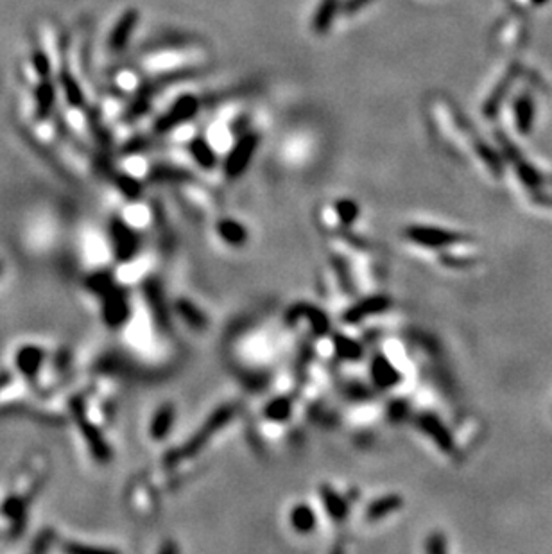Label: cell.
I'll return each instance as SVG.
<instances>
[{
    "instance_id": "cell-21",
    "label": "cell",
    "mask_w": 552,
    "mask_h": 554,
    "mask_svg": "<svg viewBox=\"0 0 552 554\" xmlns=\"http://www.w3.org/2000/svg\"><path fill=\"white\" fill-rule=\"evenodd\" d=\"M58 79H59V84H62L63 92H65L67 103H69L72 108L85 106V94H83V89H81V84L77 83V79L72 76V72H70L67 60L63 62V57H62V67H59Z\"/></svg>"
},
{
    "instance_id": "cell-8",
    "label": "cell",
    "mask_w": 552,
    "mask_h": 554,
    "mask_svg": "<svg viewBox=\"0 0 552 554\" xmlns=\"http://www.w3.org/2000/svg\"><path fill=\"white\" fill-rule=\"evenodd\" d=\"M100 302H103L100 314H103V322L106 323V327L117 330L126 325L131 316V305L126 289L115 286L108 290L106 295L100 296Z\"/></svg>"
},
{
    "instance_id": "cell-37",
    "label": "cell",
    "mask_w": 552,
    "mask_h": 554,
    "mask_svg": "<svg viewBox=\"0 0 552 554\" xmlns=\"http://www.w3.org/2000/svg\"><path fill=\"white\" fill-rule=\"evenodd\" d=\"M531 106L527 101H522V103H518L517 106V117H518V128H520L522 131H527L529 130V123H531Z\"/></svg>"
},
{
    "instance_id": "cell-25",
    "label": "cell",
    "mask_w": 552,
    "mask_h": 554,
    "mask_svg": "<svg viewBox=\"0 0 552 554\" xmlns=\"http://www.w3.org/2000/svg\"><path fill=\"white\" fill-rule=\"evenodd\" d=\"M289 522H291V528L294 529L299 535H309L316 529L318 526V516H316L314 509L309 504H296L294 508L289 513Z\"/></svg>"
},
{
    "instance_id": "cell-40",
    "label": "cell",
    "mask_w": 552,
    "mask_h": 554,
    "mask_svg": "<svg viewBox=\"0 0 552 554\" xmlns=\"http://www.w3.org/2000/svg\"><path fill=\"white\" fill-rule=\"evenodd\" d=\"M52 540H54V533L52 531H43L42 535L38 536V540L35 542V545H33V550H36V553H42V550H47L50 545H52Z\"/></svg>"
},
{
    "instance_id": "cell-26",
    "label": "cell",
    "mask_w": 552,
    "mask_h": 554,
    "mask_svg": "<svg viewBox=\"0 0 552 554\" xmlns=\"http://www.w3.org/2000/svg\"><path fill=\"white\" fill-rule=\"evenodd\" d=\"M403 506V499L400 495H384V497L375 499L366 509V519L369 522H376V520L386 519L391 513L398 511Z\"/></svg>"
},
{
    "instance_id": "cell-6",
    "label": "cell",
    "mask_w": 552,
    "mask_h": 554,
    "mask_svg": "<svg viewBox=\"0 0 552 554\" xmlns=\"http://www.w3.org/2000/svg\"><path fill=\"white\" fill-rule=\"evenodd\" d=\"M258 142L260 137L257 133H246L242 135L237 140V144L231 147V151L228 153L226 160H224V174H226L230 180L242 176L248 167H250L251 160L255 157V151L258 147Z\"/></svg>"
},
{
    "instance_id": "cell-17",
    "label": "cell",
    "mask_w": 552,
    "mask_h": 554,
    "mask_svg": "<svg viewBox=\"0 0 552 554\" xmlns=\"http://www.w3.org/2000/svg\"><path fill=\"white\" fill-rule=\"evenodd\" d=\"M197 42L196 36L187 35V33H167V35L156 36L142 45V52H160L167 49H183V47L194 45Z\"/></svg>"
},
{
    "instance_id": "cell-16",
    "label": "cell",
    "mask_w": 552,
    "mask_h": 554,
    "mask_svg": "<svg viewBox=\"0 0 552 554\" xmlns=\"http://www.w3.org/2000/svg\"><path fill=\"white\" fill-rule=\"evenodd\" d=\"M56 104V89L50 79H40L35 89V117L38 123H43L52 115Z\"/></svg>"
},
{
    "instance_id": "cell-20",
    "label": "cell",
    "mask_w": 552,
    "mask_h": 554,
    "mask_svg": "<svg viewBox=\"0 0 552 554\" xmlns=\"http://www.w3.org/2000/svg\"><path fill=\"white\" fill-rule=\"evenodd\" d=\"M174 420H176V409H174L173 404H163L156 409V413L151 418L149 425V434L153 440L161 441L163 438L169 436V432L173 431Z\"/></svg>"
},
{
    "instance_id": "cell-18",
    "label": "cell",
    "mask_w": 552,
    "mask_h": 554,
    "mask_svg": "<svg viewBox=\"0 0 552 554\" xmlns=\"http://www.w3.org/2000/svg\"><path fill=\"white\" fill-rule=\"evenodd\" d=\"M319 495H321L323 506H325L330 519L335 520V522H343V520L348 516L350 502L343 497L341 493L335 492L332 486L323 485L321 488H319Z\"/></svg>"
},
{
    "instance_id": "cell-1",
    "label": "cell",
    "mask_w": 552,
    "mask_h": 554,
    "mask_svg": "<svg viewBox=\"0 0 552 554\" xmlns=\"http://www.w3.org/2000/svg\"><path fill=\"white\" fill-rule=\"evenodd\" d=\"M207 72V67H181V69L169 70V72L156 74V76L149 77V79L144 81L137 90H134L133 97L127 103L126 110L122 113V120L126 124L134 123V120L142 119L144 115L151 110L153 106V101L156 99L158 94L161 90H167L169 86L178 83H183V81H190L194 77H200Z\"/></svg>"
},
{
    "instance_id": "cell-9",
    "label": "cell",
    "mask_w": 552,
    "mask_h": 554,
    "mask_svg": "<svg viewBox=\"0 0 552 554\" xmlns=\"http://www.w3.org/2000/svg\"><path fill=\"white\" fill-rule=\"evenodd\" d=\"M144 298H146L147 307H149L151 314H153V320L156 322V325L160 327L161 330H171V310L167 302H165V293L161 283L158 282L156 278H147L144 282Z\"/></svg>"
},
{
    "instance_id": "cell-22",
    "label": "cell",
    "mask_w": 552,
    "mask_h": 554,
    "mask_svg": "<svg viewBox=\"0 0 552 554\" xmlns=\"http://www.w3.org/2000/svg\"><path fill=\"white\" fill-rule=\"evenodd\" d=\"M341 0H321L312 18V31L316 35H326L338 13L341 11Z\"/></svg>"
},
{
    "instance_id": "cell-23",
    "label": "cell",
    "mask_w": 552,
    "mask_h": 554,
    "mask_svg": "<svg viewBox=\"0 0 552 554\" xmlns=\"http://www.w3.org/2000/svg\"><path fill=\"white\" fill-rule=\"evenodd\" d=\"M188 153H190L192 160L196 162L205 171H212L217 165V154H215L214 147L205 137L197 135L188 142Z\"/></svg>"
},
{
    "instance_id": "cell-12",
    "label": "cell",
    "mask_w": 552,
    "mask_h": 554,
    "mask_svg": "<svg viewBox=\"0 0 552 554\" xmlns=\"http://www.w3.org/2000/svg\"><path fill=\"white\" fill-rule=\"evenodd\" d=\"M389 307H391V300L386 295L369 296V298L361 300V302H357L355 305L350 307L345 312V316H343V320H345V323H348V325H359V323H362L364 320H368V317L384 314Z\"/></svg>"
},
{
    "instance_id": "cell-35",
    "label": "cell",
    "mask_w": 552,
    "mask_h": 554,
    "mask_svg": "<svg viewBox=\"0 0 552 554\" xmlns=\"http://www.w3.org/2000/svg\"><path fill=\"white\" fill-rule=\"evenodd\" d=\"M154 145V140L153 138H147V137H133L130 142H126L122 147L124 154H140L144 153V151L151 149Z\"/></svg>"
},
{
    "instance_id": "cell-4",
    "label": "cell",
    "mask_w": 552,
    "mask_h": 554,
    "mask_svg": "<svg viewBox=\"0 0 552 554\" xmlns=\"http://www.w3.org/2000/svg\"><path fill=\"white\" fill-rule=\"evenodd\" d=\"M200 99L196 96H190V94H185L180 99L174 101L171 104V108L165 113H161L160 117L154 123V131L160 135L169 133V131L176 130L181 124L188 123L190 119H194L200 111Z\"/></svg>"
},
{
    "instance_id": "cell-41",
    "label": "cell",
    "mask_w": 552,
    "mask_h": 554,
    "mask_svg": "<svg viewBox=\"0 0 552 554\" xmlns=\"http://www.w3.org/2000/svg\"><path fill=\"white\" fill-rule=\"evenodd\" d=\"M67 550L70 553H104V549H96V547H85V545H67Z\"/></svg>"
},
{
    "instance_id": "cell-34",
    "label": "cell",
    "mask_w": 552,
    "mask_h": 554,
    "mask_svg": "<svg viewBox=\"0 0 552 554\" xmlns=\"http://www.w3.org/2000/svg\"><path fill=\"white\" fill-rule=\"evenodd\" d=\"M31 63L33 70H35L40 79H50V72H52V69H50V60L45 54V50L40 45H36L35 49H33Z\"/></svg>"
},
{
    "instance_id": "cell-36",
    "label": "cell",
    "mask_w": 552,
    "mask_h": 554,
    "mask_svg": "<svg viewBox=\"0 0 552 554\" xmlns=\"http://www.w3.org/2000/svg\"><path fill=\"white\" fill-rule=\"evenodd\" d=\"M407 411H409V405L402 400H393L388 405V417L391 422H402L407 417Z\"/></svg>"
},
{
    "instance_id": "cell-2",
    "label": "cell",
    "mask_w": 552,
    "mask_h": 554,
    "mask_svg": "<svg viewBox=\"0 0 552 554\" xmlns=\"http://www.w3.org/2000/svg\"><path fill=\"white\" fill-rule=\"evenodd\" d=\"M235 413H237V407H235V405H223V407L215 409L214 413L208 417V420L197 429L196 434L192 436L190 440H188L180 451L174 452L173 459H185L196 456L221 429H224L230 424L231 418L235 417Z\"/></svg>"
},
{
    "instance_id": "cell-42",
    "label": "cell",
    "mask_w": 552,
    "mask_h": 554,
    "mask_svg": "<svg viewBox=\"0 0 552 554\" xmlns=\"http://www.w3.org/2000/svg\"><path fill=\"white\" fill-rule=\"evenodd\" d=\"M11 373L9 371H0V391L4 390L6 386H9V383H11Z\"/></svg>"
},
{
    "instance_id": "cell-11",
    "label": "cell",
    "mask_w": 552,
    "mask_h": 554,
    "mask_svg": "<svg viewBox=\"0 0 552 554\" xmlns=\"http://www.w3.org/2000/svg\"><path fill=\"white\" fill-rule=\"evenodd\" d=\"M138 20H140V13L137 8H130L119 16V20L113 26L112 33H110V38H108V49L113 54H120L126 45L130 43L131 35L137 29Z\"/></svg>"
},
{
    "instance_id": "cell-43",
    "label": "cell",
    "mask_w": 552,
    "mask_h": 554,
    "mask_svg": "<svg viewBox=\"0 0 552 554\" xmlns=\"http://www.w3.org/2000/svg\"><path fill=\"white\" fill-rule=\"evenodd\" d=\"M0 275H2V262H0Z\"/></svg>"
},
{
    "instance_id": "cell-28",
    "label": "cell",
    "mask_w": 552,
    "mask_h": 554,
    "mask_svg": "<svg viewBox=\"0 0 552 554\" xmlns=\"http://www.w3.org/2000/svg\"><path fill=\"white\" fill-rule=\"evenodd\" d=\"M176 312L178 316L187 323V327L194 330H203L207 329V316L203 314V310L196 305V303H192L190 300L187 298H180L176 302Z\"/></svg>"
},
{
    "instance_id": "cell-39",
    "label": "cell",
    "mask_w": 552,
    "mask_h": 554,
    "mask_svg": "<svg viewBox=\"0 0 552 554\" xmlns=\"http://www.w3.org/2000/svg\"><path fill=\"white\" fill-rule=\"evenodd\" d=\"M425 550H429V553H445L447 550V540L445 536H441V535H432L429 536V540H427L425 543Z\"/></svg>"
},
{
    "instance_id": "cell-24",
    "label": "cell",
    "mask_w": 552,
    "mask_h": 554,
    "mask_svg": "<svg viewBox=\"0 0 552 554\" xmlns=\"http://www.w3.org/2000/svg\"><path fill=\"white\" fill-rule=\"evenodd\" d=\"M217 233L219 237L223 239L226 244L234 246V248L244 246L248 242V237H250L248 228L237 219H221L217 222Z\"/></svg>"
},
{
    "instance_id": "cell-31",
    "label": "cell",
    "mask_w": 552,
    "mask_h": 554,
    "mask_svg": "<svg viewBox=\"0 0 552 554\" xmlns=\"http://www.w3.org/2000/svg\"><path fill=\"white\" fill-rule=\"evenodd\" d=\"M113 180H115L113 181V183H115V187L119 188L120 192H122L124 198L126 199H130V201H138V199L142 198L144 187H142V183L137 180V178L120 172V174H115V178H113Z\"/></svg>"
},
{
    "instance_id": "cell-14",
    "label": "cell",
    "mask_w": 552,
    "mask_h": 554,
    "mask_svg": "<svg viewBox=\"0 0 552 554\" xmlns=\"http://www.w3.org/2000/svg\"><path fill=\"white\" fill-rule=\"evenodd\" d=\"M298 320H307L311 325L312 332L316 336H326L330 332V320L321 309L311 305V303H298V305L291 307L287 312V322L296 323Z\"/></svg>"
},
{
    "instance_id": "cell-13",
    "label": "cell",
    "mask_w": 552,
    "mask_h": 554,
    "mask_svg": "<svg viewBox=\"0 0 552 554\" xmlns=\"http://www.w3.org/2000/svg\"><path fill=\"white\" fill-rule=\"evenodd\" d=\"M369 375H372V380L379 390H393V388L400 386L402 383V373H400L398 368L391 363L389 357H386L384 354H376L372 359L369 364Z\"/></svg>"
},
{
    "instance_id": "cell-10",
    "label": "cell",
    "mask_w": 552,
    "mask_h": 554,
    "mask_svg": "<svg viewBox=\"0 0 552 554\" xmlns=\"http://www.w3.org/2000/svg\"><path fill=\"white\" fill-rule=\"evenodd\" d=\"M416 427L423 432L425 436H429L430 440L437 445L443 452H452L456 447V441H454L452 432L449 431L439 417L432 413H422L416 418Z\"/></svg>"
},
{
    "instance_id": "cell-29",
    "label": "cell",
    "mask_w": 552,
    "mask_h": 554,
    "mask_svg": "<svg viewBox=\"0 0 552 554\" xmlns=\"http://www.w3.org/2000/svg\"><path fill=\"white\" fill-rule=\"evenodd\" d=\"M2 513L9 519V522L13 524V529L16 533H22L25 528L27 520V502L22 497H13L6 499L4 504H2Z\"/></svg>"
},
{
    "instance_id": "cell-15",
    "label": "cell",
    "mask_w": 552,
    "mask_h": 554,
    "mask_svg": "<svg viewBox=\"0 0 552 554\" xmlns=\"http://www.w3.org/2000/svg\"><path fill=\"white\" fill-rule=\"evenodd\" d=\"M45 361V350L35 344H25L16 352L15 364L27 380H36Z\"/></svg>"
},
{
    "instance_id": "cell-3",
    "label": "cell",
    "mask_w": 552,
    "mask_h": 554,
    "mask_svg": "<svg viewBox=\"0 0 552 554\" xmlns=\"http://www.w3.org/2000/svg\"><path fill=\"white\" fill-rule=\"evenodd\" d=\"M108 233H110V241H112L113 255H115L117 262H130V260H133L138 255L140 246H142L140 233L133 226L127 225L124 219H110Z\"/></svg>"
},
{
    "instance_id": "cell-38",
    "label": "cell",
    "mask_w": 552,
    "mask_h": 554,
    "mask_svg": "<svg viewBox=\"0 0 552 554\" xmlns=\"http://www.w3.org/2000/svg\"><path fill=\"white\" fill-rule=\"evenodd\" d=\"M373 0H346V2H343L341 6V11L345 13V15H355V13L362 11V9L366 8L368 4H372Z\"/></svg>"
},
{
    "instance_id": "cell-5",
    "label": "cell",
    "mask_w": 552,
    "mask_h": 554,
    "mask_svg": "<svg viewBox=\"0 0 552 554\" xmlns=\"http://www.w3.org/2000/svg\"><path fill=\"white\" fill-rule=\"evenodd\" d=\"M70 407H72V413L74 417H76L77 425H79L81 434H83V438H85L86 445H88L93 458H96L99 463L110 461V459H112V448H110L108 441L104 440V436L100 434L99 429H97L88 418H86L83 400L77 398V400H74L72 404H70Z\"/></svg>"
},
{
    "instance_id": "cell-32",
    "label": "cell",
    "mask_w": 552,
    "mask_h": 554,
    "mask_svg": "<svg viewBox=\"0 0 552 554\" xmlns=\"http://www.w3.org/2000/svg\"><path fill=\"white\" fill-rule=\"evenodd\" d=\"M86 287H88L92 293H96V295L103 296L106 295L108 290L115 287V276H113L112 271H106V269H104V271H97L86 278Z\"/></svg>"
},
{
    "instance_id": "cell-27",
    "label": "cell",
    "mask_w": 552,
    "mask_h": 554,
    "mask_svg": "<svg viewBox=\"0 0 552 554\" xmlns=\"http://www.w3.org/2000/svg\"><path fill=\"white\" fill-rule=\"evenodd\" d=\"M332 343H334L335 356L343 361H359L364 356V346L362 343H359L353 337L345 336V334H334L332 337Z\"/></svg>"
},
{
    "instance_id": "cell-19",
    "label": "cell",
    "mask_w": 552,
    "mask_h": 554,
    "mask_svg": "<svg viewBox=\"0 0 552 554\" xmlns=\"http://www.w3.org/2000/svg\"><path fill=\"white\" fill-rule=\"evenodd\" d=\"M147 180L151 183H190L194 180V174L183 167L176 165H154L147 174Z\"/></svg>"
},
{
    "instance_id": "cell-30",
    "label": "cell",
    "mask_w": 552,
    "mask_h": 554,
    "mask_svg": "<svg viewBox=\"0 0 552 554\" xmlns=\"http://www.w3.org/2000/svg\"><path fill=\"white\" fill-rule=\"evenodd\" d=\"M262 414L265 420L275 422V424H282L287 422L292 414V400L289 397H276L265 404Z\"/></svg>"
},
{
    "instance_id": "cell-33",
    "label": "cell",
    "mask_w": 552,
    "mask_h": 554,
    "mask_svg": "<svg viewBox=\"0 0 552 554\" xmlns=\"http://www.w3.org/2000/svg\"><path fill=\"white\" fill-rule=\"evenodd\" d=\"M334 208L338 219L345 226H352L357 221V217H359V214H361V208L353 199H339V201H335Z\"/></svg>"
},
{
    "instance_id": "cell-7",
    "label": "cell",
    "mask_w": 552,
    "mask_h": 554,
    "mask_svg": "<svg viewBox=\"0 0 552 554\" xmlns=\"http://www.w3.org/2000/svg\"><path fill=\"white\" fill-rule=\"evenodd\" d=\"M406 237L414 244L430 249L449 248L457 242L466 241L461 233L445 228H434V226H409L406 230Z\"/></svg>"
}]
</instances>
